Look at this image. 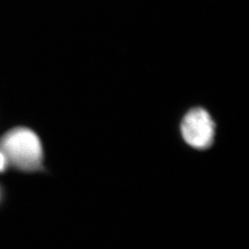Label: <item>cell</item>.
I'll return each mask as SVG.
<instances>
[{
    "label": "cell",
    "mask_w": 249,
    "mask_h": 249,
    "mask_svg": "<svg viewBox=\"0 0 249 249\" xmlns=\"http://www.w3.org/2000/svg\"><path fill=\"white\" fill-rule=\"evenodd\" d=\"M2 198H3V191H2V189L0 187V202L2 201Z\"/></svg>",
    "instance_id": "4"
},
{
    "label": "cell",
    "mask_w": 249,
    "mask_h": 249,
    "mask_svg": "<svg viewBox=\"0 0 249 249\" xmlns=\"http://www.w3.org/2000/svg\"><path fill=\"white\" fill-rule=\"evenodd\" d=\"M0 149L17 169L36 172L43 167V145L36 132L28 127H16L0 139Z\"/></svg>",
    "instance_id": "1"
},
{
    "label": "cell",
    "mask_w": 249,
    "mask_h": 249,
    "mask_svg": "<svg viewBox=\"0 0 249 249\" xmlns=\"http://www.w3.org/2000/svg\"><path fill=\"white\" fill-rule=\"evenodd\" d=\"M9 164L8 159L5 155V153L0 149V172H4Z\"/></svg>",
    "instance_id": "3"
},
{
    "label": "cell",
    "mask_w": 249,
    "mask_h": 249,
    "mask_svg": "<svg viewBox=\"0 0 249 249\" xmlns=\"http://www.w3.org/2000/svg\"><path fill=\"white\" fill-rule=\"evenodd\" d=\"M215 127L209 112L201 107H196L183 117L180 130L187 145L196 150H207L213 144Z\"/></svg>",
    "instance_id": "2"
}]
</instances>
